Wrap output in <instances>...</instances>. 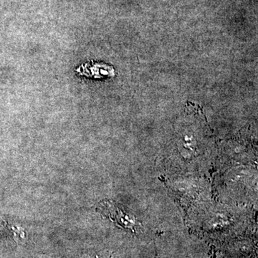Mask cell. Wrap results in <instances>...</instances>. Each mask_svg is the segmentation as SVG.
Returning <instances> with one entry per match:
<instances>
[{
	"label": "cell",
	"mask_w": 258,
	"mask_h": 258,
	"mask_svg": "<svg viewBox=\"0 0 258 258\" xmlns=\"http://www.w3.org/2000/svg\"><path fill=\"white\" fill-rule=\"evenodd\" d=\"M104 208H107L106 210L109 213L110 217L111 219H113L115 221L118 222L119 225L123 226L125 228L132 229L134 230V229L137 228V227H140V225L137 223V220H134L133 217L131 218L128 215H125L121 210L119 209L115 208L114 205L111 204L104 203ZM105 209V208H104Z\"/></svg>",
	"instance_id": "cell-1"
},
{
	"label": "cell",
	"mask_w": 258,
	"mask_h": 258,
	"mask_svg": "<svg viewBox=\"0 0 258 258\" xmlns=\"http://www.w3.org/2000/svg\"><path fill=\"white\" fill-rule=\"evenodd\" d=\"M113 71V69L110 67H107L106 66H102L99 64H93L92 66L86 64V66H82L77 70L78 72L81 73V75L86 76H93L95 72L94 78H102L106 76V75L111 76L110 72Z\"/></svg>",
	"instance_id": "cell-2"
}]
</instances>
